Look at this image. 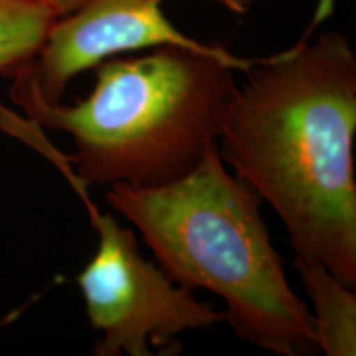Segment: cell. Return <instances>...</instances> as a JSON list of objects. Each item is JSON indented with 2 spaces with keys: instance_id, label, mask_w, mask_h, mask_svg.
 I'll return each mask as SVG.
<instances>
[{
  "instance_id": "6da1fadb",
  "label": "cell",
  "mask_w": 356,
  "mask_h": 356,
  "mask_svg": "<svg viewBox=\"0 0 356 356\" xmlns=\"http://www.w3.org/2000/svg\"><path fill=\"white\" fill-rule=\"evenodd\" d=\"M256 58L222 118L218 150L275 211L296 256L356 287V56L335 30Z\"/></svg>"
},
{
  "instance_id": "7a4b0ae2",
  "label": "cell",
  "mask_w": 356,
  "mask_h": 356,
  "mask_svg": "<svg viewBox=\"0 0 356 356\" xmlns=\"http://www.w3.org/2000/svg\"><path fill=\"white\" fill-rule=\"evenodd\" d=\"M256 58L159 47L111 56L95 68V86L76 104L47 102L30 66L12 78L10 99L37 127L73 139L84 185L162 186L180 180L218 145L236 92L234 71Z\"/></svg>"
},
{
  "instance_id": "3957f363",
  "label": "cell",
  "mask_w": 356,
  "mask_h": 356,
  "mask_svg": "<svg viewBox=\"0 0 356 356\" xmlns=\"http://www.w3.org/2000/svg\"><path fill=\"white\" fill-rule=\"evenodd\" d=\"M106 202L136 226L173 282L222 299L236 337L279 356L315 350L312 312L270 241L264 202L228 170L218 145L180 180L109 185Z\"/></svg>"
},
{
  "instance_id": "277c9868",
  "label": "cell",
  "mask_w": 356,
  "mask_h": 356,
  "mask_svg": "<svg viewBox=\"0 0 356 356\" xmlns=\"http://www.w3.org/2000/svg\"><path fill=\"white\" fill-rule=\"evenodd\" d=\"M60 167L81 195L97 233L95 256L78 275L88 320L101 333L92 353L152 356V348L177 346L180 333L225 323V312L195 299L193 291L178 286L157 262L147 259L136 233L101 213L86 185L65 163Z\"/></svg>"
},
{
  "instance_id": "5b68a950",
  "label": "cell",
  "mask_w": 356,
  "mask_h": 356,
  "mask_svg": "<svg viewBox=\"0 0 356 356\" xmlns=\"http://www.w3.org/2000/svg\"><path fill=\"white\" fill-rule=\"evenodd\" d=\"M167 0H88L51 25L30 71L40 96L61 102L78 74L122 53L180 47L210 55H229L215 43L181 33L162 10ZM234 15H246L252 0H210Z\"/></svg>"
},
{
  "instance_id": "8992f818",
  "label": "cell",
  "mask_w": 356,
  "mask_h": 356,
  "mask_svg": "<svg viewBox=\"0 0 356 356\" xmlns=\"http://www.w3.org/2000/svg\"><path fill=\"white\" fill-rule=\"evenodd\" d=\"M293 267L310 297L315 348L325 356L356 355V293L318 261L296 256Z\"/></svg>"
},
{
  "instance_id": "52a82bcc",
  "label": "cell",
  "mask_w": 356,
  "mask_h": 356,
  "mask_svg": "<svg viewBox=\"0 0 356 356\" xmlns=\"http://www.w3.org/2000/svg\"><path fill=\"white\" fill-rule=\"evenodd\" d=\"M58 17L33 0H0V76L33 63Z\"/></svg>"
},
{
  "instance_id": "ba28073f",
  "label": "cell",
  "mask_w": 356,
  "mask_h": 356,
  "mask_svg": "<svg viewBox=\"0 0 356 356\" xmlns=\"http://www.w3.org/2000/svg\"><path fill=\"white\" fill-rule=\"evenodd\" d=\"M33 2L50 8L58 19H61V17H66L70 15V13H73L74 10H78V8L84 6L88 0H33Z\"/></svg>"
}]
</instances>
